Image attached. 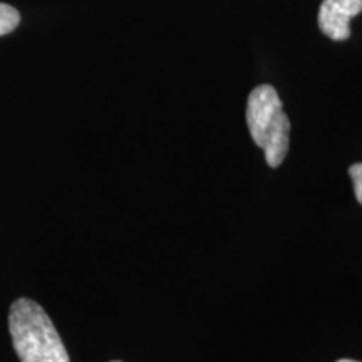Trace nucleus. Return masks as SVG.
Masks as SVG:
<instances>
[{"label":"nucleus","mask_w":362,"mask_h":362,"mask_svg":"<svg viewBox=\"0 0 362 362\" xmlns=\"http://www.w3.org/2000/svg\"><path fill=\"white\" fill-rule=\"evenodd\" d=\"M8 330L21 362H71L52 320L30 298H19L11 305Z\"/></svg>","instance_id":"nucleus-1"},{"label":"nucleus","mask_w":362,"mask_h":362,"mask_svg":"<svg viewBox=\"0 0 362 362\" xmlns=\"http://www.w3.org/2000/svg\"><path fill=\"white\" fill-rule=\"evenodd\" d=\"M247 126L253 143L264 149L267 165L279 168L288 153L291 121L274 86L262 84L252 90L247 101Z\"/></svg>","instance_id":"nucleus-2"},{"label":"nucleus","mask_w":362,"mask_h":362,"mask_svg":"<svg viewBox=\"0 0 362 362\" xmlns=\"http://www.w3.org/2000/svg\"><path fill=\"white\" fill-rule=\"evenodd\" d=\"M362 12V0H322L319 8L320 30L332 40L351 37V21Z\"/></svg>","instance_id":"nucleus-3"},{"label":"nucleus","mask_w":362,"mask_h":362,"mask_svg":"<svg viewBox=\"0 0 362 362\" xmlns=\"http://www.w3.org/2000/svg\"><path fill=\"white\" fill-rule=\"evenodd\" d=\"M21 22V13L8 4H0V35L12 33Z\"/></svg>","instance_id":"nucleus-4"},{"label":"nucleus","mask_w":362,"mask_h":362,"mask_svg":"<svg viewBox=\"0 0 362 362\" xmlns=\"http://www.w3.org/2000/svg\"><path fill=\"white\" fill-rule=\"evenodd\" d=\"M349 176L354 185V194L356 200L362 205V163H354L349 166Z\"/></svg>","instance_id":"nucleus-5"},{"label":"nucleus","mask_w":362,"mask_h":362,"mask_svg":"<svg viewBox=\"0 0 362 362\" xmlns=\"http://www.w3.org/2000/svg\"><path fill=\"white\" fill-rule=\"evenodd\" d=\"M337 362H357V361H352V359H341V361H337Z\"/></svg>","instance_id":"nucleus-6"},{"label":"nucleus","mask_w":362,"mask_h":362,"mask_svg":"<svg viewBox=\"0 0 362 362\" xmlns=\"http://www.w3.org/2000/svg\"><path fill=\"white\" fill-rule=\"evenodd\" d=\"M112 362H119V361H112Z\"/></svg>","instance_id":"nucleus-7"}]
</instances>
